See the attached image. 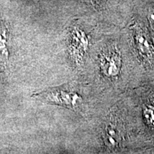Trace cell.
Here are the masks:
<instances>
[{
	"mask_svg": "<svg viewBox=\"0 0 154 154\" xmlns=\"http://www.w3.org/2000/svg\"><path fill=\"white\" fill-rule=\"evenodd\" d=\"M7 29L5 26H0V71L5 70L8 62V51L7 46Z\"/></svg>",
	"mask_w": 154,
	"mask_h": 154,
	"instance_id": "cell-2",
	"label": "cell"
},
{
	"mask_svg": "<svg viewBox=\"0 0 154 154\" xmlns=\"http://www.w3.org/2000/svg\"><path fill=\"white\" fill-rule=\"evenodd\" d=\"M67 88H64V86L53 88L37 94L36 96L48 103L61 105L69 108L76 106L77 101H79L81 97Z\"/></svg>",
	"mask_w": 154,
	"mask_h": 154,
	"instance_id": "cell-1",
	"label": "cell"
},
{
	"mask_svg": "<svg viewBox=\"0 0 154 154\" xmlns=\"http://www.w3.org/2000/svg\"><path fill=\"white\" fill-rule=\"evenodd\" d=\"M103 64L106 66V69L109 70V75H116L119 72L120 65L119 57L114 52L108 54L105 57V62L103 61Z\"/></svg>",
	"mask_w": 154,
	"mask_h": 154,
	"instance_id": "cell-3",
	"label": "cell"
}]
</instances>
